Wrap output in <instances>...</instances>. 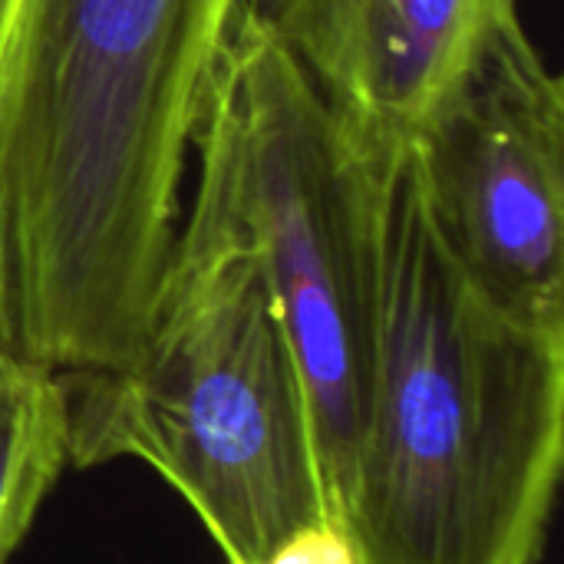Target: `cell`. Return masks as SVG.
Segmentation results:
<instances>
[{"label": "cell", "mask_w": 564, "mask_h": 564, "mask_svg": "<svg viewBox=\"0 0 564 564\" xmlns=\"http://www.w3.org/2000/svg\"><path fill=\"white\" fill-rule=\"evenodd\" d=\"M241 0H33L7 135L17 350L56 377L142 357L208 86Z\"/></svg>", "instance_id": "1"}, {"label": "cell", "mask_w": 564, "mask_h": 564, "mask_svg": "<svg viewBox=\"0 0 564 564\" xmlns=\"http://www.w3.org/2000/svg\"><path fill=\"white\" fill-rule=\"evenodd\" d=\"M562 463L564 321L519 317L466 274L406 145L347 506L360 562L539 564Z\"/></svg>", "instance_id": "2"}, {"label": "cell", "mask_w": 564, "mask_h": 564, "mask_svg": "<svg viewBox=\"0 0 564 564\" xmlns=\"http://www.w3.org/2000/svg\"><path fill=\"white\" fill-rule=\"evenodd\" d=\"M198 159L142 357L59 377L69 466L139 459L175 489L225 564L334 519L304 387L218 169Z\"/></svg>", "instance_id": "3"}, {"label": "cell", "mask_w": 564, "mask_h": 564, "mask_svg": "<svg viewBox=\"0 0 564 564\" xmlns=\"http://www.w3.org/2000/svg\"><path fill=\"white\" fill-rule=\"evenodd\" d=\"M192 152L218 169L248 231L304 387L330 516L347 525L383 324L390 178L403 152L360 145L245 17Z\"/></svg>", "instance_id": "4"}, {"label": "cell", "mask_w": 564, "mask_h": 564, "mask_svg": "<svg viewBox=\"0 0 564 564\" xmlns=\"http://www.w3.org/2000/svg\"><path fill=\"white\" fill-rule=\"evenodd\" d=\"M416 159L466 274L529 321H564V89L509 23Z\"/></svg>", "instance_id": "5"}, {"label": "cell", "mask_w": 564, "mask_h": 564, "mask_svg": "<svg viewBox=\"0 0 564 564\" xmlns=\"http://www.w3.org/2000/svg\"><path fill=\"white\" fill-rule=\"evenodd\" d=\"M334 119L377 155L420 142L463 96L519 0H241Z\"/></svg>", "instance_id": "6"}, {"label": "cell", "mask_w": 564, "mask_h": 564, "mask_svg": "<svg viewBox=\"0 0 564 564\" xmlns=\"http://www.w3.org/2000/svg\"><path fill=\"white\" fill-rule=\"evenodd\" d=\"M66 466L63 380L20 350L0 347V564L13 558Z\"/></svg>", "instance_id": "7"}, {"label": "cell", "mask_w": 564, "mask_h": 564, "mask_svg": "<svg viewBox=\"0 0 564 564\" xmlns=\"http://www.w3.org/2000/svg\"><path fill=\"white\" fill-rule=\"evenodd\" d=\"M33 0H13L7 26L0 33V347L17 350L13 324V284H10V218H7V135L17 96V76L23 59V40Z\"/></svg>", "instance_id": "8"}, {"label": "cell", "mask_w": 564, "mask_h": 564, "mask_svg": "<svg viewBox=\"0 0 564 564\" xmlns=\"http://www.w3.org/2000/svg\"><path fill=\"white\" fill-rule=\"evenodd\" d=\"M251 564H364L354 532L337 519H314Z\"/></svg>", "instance_id": "9"}, {"label": "cell", "mask_w": 564, "mask_h": 564, "mask_svg": "<svg viewBox=\"0 0 564 564\" xmlns=\"http://www.w3.org/2000/svg\"><path fill=\"white\" fill-rule=\"evenodd\" d=\"M10 7H13V0H0V33H3V26H7V17H10Z\"/></svg>", "instance_id": "10"}]
</instances>
